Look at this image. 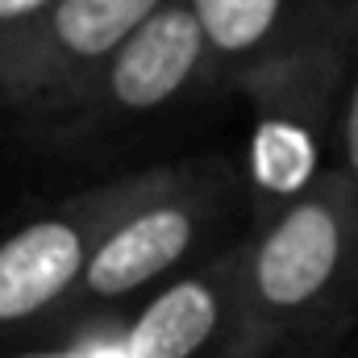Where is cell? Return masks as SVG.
Returning a JSON list of instances; mask_svg holds the SVG:
<instances>
[{
    "label": "cell",
    "mask_w": 358,
    "mask_h": 358,
    "mask_svg": "<svg viewBox=\"0 0 358 358\" xmlns=\"http://www.w3.org/2000/svg\"><path fill=\"white\" fill-rule=\"evenodd\" d=\"M200 92H217L208 46L187 0H167L84 88L38 129L55 146H84L155 121Z\"/></svg>",
    "instance_id": "5"
},
{
    "label": "cell",
    "mask_w": 358,
    "mask_h": 358,
    "mask_svg": "<svg viewBox=\"0 0 358 358\" xmlns=\"http://www.w3.org/2000/svg\"><path fill=\"white\" fill-rule=\"evenodd\" d=\"M250 229L246 171L229 155L176 159L167 179L138 200L96 250L67 313V329H104L159 287L217 259Z\"/></svg>",
    "instance_id": "1"
},
{
    "label": "cell",
    "mask_w": 358,
    "mask_h": 358,
    "mask_svg": "<svg viewBox=\"0 0 358 358\" xmlns=\"http://www.w3.org/2000/svg\"><path fill=\"white\" fill-rule=\"evenodd\" d=\"M334 4H338V8H346V13H355V17H358V0H334Z\"/></svg>",
    "instance_id": "12"
},
{
    "label": "cell",
    "mask_w": 358,
    "mask_h": 358,
    "mask_svg": "<svg viewBox=\"0 0 358 358\" xmlns=\"http://www.w3.org/2000/svg\"><path fill=\"white\" fill-rule=\"evenodd\" d=\"M167 0H59L0 50V113L42 125Z\"/></svg>",
    "instance_id": "6"
},
{
    "label": "cell",
    "mask_w": 358,
    "mask_h": 358,
    "mask_svg": "<svg viewBox=\"0 0 358 358\" xmlns=\"http://www.w3.org/2000/svg\"><path fill=\"white\" fill-rule=\"evenodd\" d=\"M117 350L121 358H271L246 304L242 242L142 300Z\"/></svg>",
    "instance_id": "7"
},
{
    "label": "cell",
    "mask_w": 358,
    "mask_h": 358,
    "mask_svg": "<svg viewBox=\"0 0 358 358\" xmlns=\"http://www.w3.org/2000/svg\"><path fill=\"white\" fill-rule=\"evenodd\" d=\"M242 283L271 355L358 329V187L321 171L296 200L255 217L242 238Z\"/></svg>",
    "instance_id": "2"
},
{
    "label": "cell",
    "mask_w": 358,
    "mask_h": 358,
    "mask_svg": "<svg viewBox=\"0 0 358 358\" xmlns=\"http://www.w3.org/2000/svg\"><path fill=\"white\" fill-rule=\"evenodd\" d=\"M329 171L358 187V34L350 42L342 84L334 100V125H329Z\"/></svg>",
    "instance_id": "8"
},
{
    "label": "cell",
    "mask_w": 358,
    "mask_h": 358,
    "mask_svg": "<svg viewBox=\"0 0 358 358\" xmlns=\"http://www.w3.org/2000/svg\"><path fill=\"white\" fill-rule=\"evenodd\" d=\"M355 346V334H325V338H304L292 342L283 350H275L271 358H346V350Z\"/></svg>",
    "instance_id": "10"
},
{
    "label": "cell",
    "mask_w": 358,
    "mask_h": 358,
    "mask_svg": "<svg viewBox=\"0 0 358 358\" xmlns=\"http://www.w3.org/2000/svg\"><path fill=\"white\" fill-rule=\"evenodd\" d=\"M59 0H0V50L17 38V34H25L42 13H50Z\"/></svg>",
    "instance_id": "9"
},
{
    "label": "cell",
    "mask_w": 358,
    "mask_h": 358,
    "mask_svg": "<svg viewBox=\"0 0 358 358\" xmlns=\"http://www.w3.org/2000/svg\"><path fill=\"white\" fill-rule=\"evenodd\" d=\"M108 342H63V346H25V350H8V355L0 358H108V350H104Z\"/></svg>",
    "instance_id": "11"
},
{
    "label": "cell",
    "mask_w": 358,
    "mask_h": 358,
    "mask_svg": "<svg viewBox=\"0 0 358 358\" xmlns=\"http://www.w3.org/2000/svg\"><path fill=\"white\" fill-rule=\"evenodd\" d=\"M217 92L250 104L338 84L358 17L334 0H187Z\"/></svg>",
    "instance_id": "4"
},
{
    "label": "cell",
    "mask_w": 358,
    "mask_h": 358,
    "mask_svg": "<svg viewBox=\"0 0 358 358\" xmlns=\"http://www.w3.org/2000/svg\"><path fill=\"white\" fill-rule=\"evenodd\" d=\"M346 358H358V355H355V346H350V350H346Z\"/></svg>",
    "instance_id": "13"
},
{
    "label": "cell",
    "mask_w": 358,
    "mask_h": 358,
    "mask_svg": "<svg viewBox=\"0 0 358 358\" xmlns=\"http://www.w3.org/2000/svg\"><path fill=\"white\" fill-rule=\"evenodd\" d=\"M167 171L171 163H155L100 179L0 229V342L67 321L76 292L113 225L138 200H146Z\"/></svg>",
    "instance_id": "3"
}]
</instances>
